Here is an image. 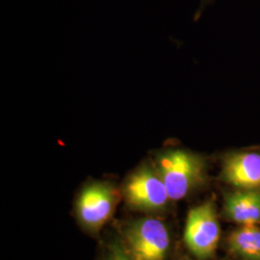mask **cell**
Returning <instances> with one entry per match:
<instances>
[{"mask_svg": "<svg viewBox=\"0 0 260 260\" xmlns=\"http://www.w3.org/2000/svg\"><path fill=\"white\" fill-rule=\"evenodd\" d=\"M229 245L232 251L247 259L260 260L259 226L243 224L231 234Z\"/></svg>", "mask_w": 260, "mask_h": 260, "instance_id": "cell-8", "label": "cell"}, {"mask_svg": "<svg viewBox=\"0 0 260 260\" xmlns=\"http://www.w3.org/2000/svg\"><path fill=\"white\" fill-rule=\"evenodd\" d=\"M153 163L167 188L171 201L184 199L205 181V158L193 151L165 149L156 153Z\"/></svg>", "mask_w": 260, "mask_h": 260, "instance_id": "cell-1", "label": "cell"}, {"mask_svg": "<svg viewBox=\"0 0 260 260\" xmlns=\"http://www.w3.org/2000/svg\"><path fill=\"white\" fill-rule=\"evenodd\" d=\"M220 239V224L212 203L192 208L187 215L184 241L196 256L206 258L213 254Z\"/></svg>", "mask_w": 260, "mask_h": 260, "instance_id": "cell-4", "label": "cell"}, {"mask_svg": "<svg viewBox=\"0 0 260 260\" xmlns=\"http://www.w3.org/2000/svg\"><path fill=\"white\" fill-rule=\"evenodd\" d=\"M128 252L136 260H163L170 247L167 228L155 218L141 219L125 233Z\"/></svg>", "mask_w": 260, "mask_h": 260, "instance_id": "cell-5", "label": "cell"}, {"mask_svg": "<svg viewBox=\"0 0 260 260\" xmlns=\"http://www.w3.org/2000/svg\"><path fill=\"white\" fill-rule=\"evenodd\" d=\"M122 195L130 207L158 211L171 201L167 188L153 162H145L125 178Z\"/></svg>", "mask_w": 260, "mask_h": 260, "instance_id": "cell-2", "label": "cell"}, {"mask_svg": "<svg viewBox=\"0 0 260 260\" xmlns=\"http://www.w3.org/2000/svg\"><path fill=\"white\" fill-rule=\"evenodd\" d=\"M119 199L117 188L110 182L88 183L76 201V212L80 222L88 230L101 229L113 216Z\"/></svg>", "mask_w": 260, "mask_h": 260, "instance_id": "cell-3", "label": "cell"}, {"mask_svg": "<svg viewBox=\"0 0 260 260\" xmlns=\"http://www.w3.org/2000/svg\"><path fill=\"white\" fill-rule=\"evenodd\" d=\"M221 177L228 184L241 190L260 189V152H233L223 158Z\"/></svg>", "mask_w": 260, "mask_h": 260, "instance_id": "cell-6", "label": "cell"}, {"mask_svg": "<svg viewBox=\"0 0 260 260\" xmlns=\"http://www.w3.org/2000/svg\"><path fill=\"white\" fill-rule=\"evenodd\" d=\"M107 260H136L129 252H126L124 250L119 247H114L112 249L108 259Z\"/></svg>", "mask_w": 260, "mask_h": 260, "instance_id": "cell-9", "label": "cell"}, {"mask_svg": "<svg viewBox=\"0 0 260 260\" xmlns=\"http://www.w3.org/2000/svg\"><path fill=\"white\" fill-rule=\"evenodd\" d=\"M224 210L234 223L257 224L260 222L259 190H241L226 196Z\"/></svg>", "mask_w": 260, "mask_h": 260, "instance_id": "cell-7", "label": "cell"}, {"mask_svg": "<svg viewBox=\"0 0 260 260\" xmlns=\"http://www.w3.org/2000/svg\"><path fill=\"white\" fill-rule=\"evenodd\" d=\"M212 2H213V0H201L200 7L198 8L197 12H196L195 20H198V19L201 18V16H202V14L204 13L205 8H206L209 4H211Z\"/></svg>", "mask_w": 260, "mask_h": 260, "instance_id": "cell-10", "label": "cell"}]
</instances>
